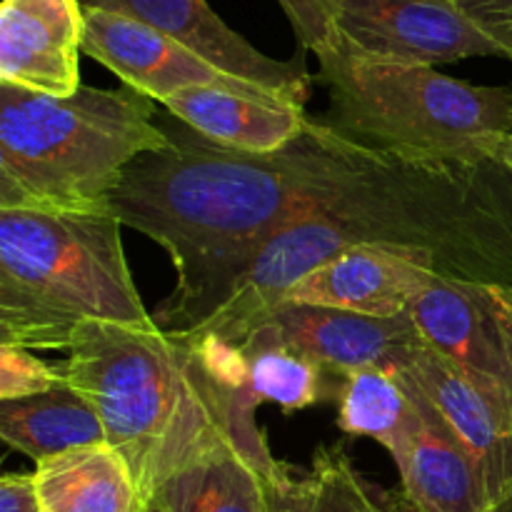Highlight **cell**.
Masks as SVG:
<instances>
[{"label": "cell", "instance_id": "1", "mask_svg": "<svg viewBox=\"0 0 512 512\" xmlns=\"http://www.w3.org/2000/svg\"><path fill=\"white\" fill-rule=\"evenodd\" d=\"M303 215L278 230L195 338L238 345L293 285L345 248L428 253L443 278L512 288V178L495 160H408L308 120Z\"/></svg>", "mask_w": 512, "mask_h": 512}, {"label": "cell", "instance_id": "2", "mask_svg": "<svg viewBox=\"0 0 512 512\" xmlns=\"http://www.w3.org/2000/svg\"><path fill=\"white\" fill-rule=\"evenodd\" d=\"M170 143L125 168L110 213L170 255L175 288L153 313L165 333H195L233 295L258 250L303 215L308 133L268 155L223 148L160 118ZM308 128V125H305Z\"/></svg>", "mask_w": 512, "mask_h": 512}, {"label": "cell", "instance_id": "3", "mask_svg": "<svg viewBox=\"0 0 512 512\" xmlns=\"http://www.w3.org/2000/svg\"><path fill=\"white\" fill-rule=\"evenodd\" d=\"M60 370L98 410L148 508L165 480L235 430L233 393L193 343L160 325H85Z\"/></svg>", "mask_w": 512, "mask_h": 512}, {"label": "cell", "instance_id": "4", "mask_svg": "<svg viewBox=\"0 0 512 512\" xmlns=\"http://www.w3.org/2000/svg\"><path fill=\"white\" fill-rule=\"evenodd\" d=\"M168 143L153 100L128 85L55 98L0 83V208L110 213L125 168Z\"/></svg>", "mask_w": 512, "mask_h": 512}, {"label": "cell", "instance_id": "5", "mask_svg": "<svg viewBox=\"0 0 512 512\" xmlns=\"http://www.w3.org/2000/svg\"><path fill=\"white\" fill-rule=\"evenodd\" d=\"M113 213L0 208V343L65 350L80 328H155Z\"/></svg>", "mask_w": 512, "mask_h": 512}, {"label": "cell", "instance_id": "6", "mask_svg": "<svg viewBox=\"0 0 512 512\" xmlns=\"http://www.w3.org/2000/svg\"><path fill=\"white\" fill-rule=\"evenodd\" d=\"M323 123L365 148L408 160L475 165L512 133V88L473 85L430 65L333 50L320 58Z\"/></svg>", "mask_w": 512, "mask_h": 512}, {"label": "cell", "instance_id": "7", "mask_svg": "<svg viewBox=\"0 0 512 512\" xmlns=\"http://www.w3.org/2000/svg\"><path fill=\"white\" fill-rule=\"evenodd\" d=\"M408 315L430 348L512 418V288L438 275Z\"/></svg>", "mask_w": 512, "mask_h": 512}, {"label": "cell", "instance_id": "8", "mask_svg": "<svg viewBox=\"0 0 512 512\" xmlns=\"http://www.w3.org/2000/svg\"><path fill=\"white\" fill-rule=\"evenodd\" d=\"M335 50L430 68L503 58L455 0H335Z\"/></svg>", "mask_w": 512, "mask_h": 512}, {"label": "cell", "instance_id": "9", "mask_svg": "<svg viewBox=\"0 0 512 512\" xmlns=\"http://www.w3.org/2000/svg\"><path fill=\"white\" fill-rule=\"evenodd\" d=\"M83 13V53L153 103L163 105L188 88H225L255 98L280 100L278 95L225 73L188 45L128 15L98 8H83Z\"/></svg>", "mask_w": 512, "mask_h": 512}, {"label": "cell", "instance_id": "10", "mask_svg": "<svg viewBox=\"0 0 512 512\" xmlns=\"http://www.w3.org/2000/svg\"><path fill=\"white\" fill-rule=\"evenodd\" d=\"M415 340H420V333L410 315L373 318L350 310L285 300L268 310L235 348L245 343L280 345L315 360L328 373L345 378L368 365L390 368L395 355Z\"/></svg>", "mask_w": 512, "mask_h": 512}, {"label": "cell", "instance_id": "11", "mask_svg": "<svg viewBox=\"0 0 512 512\" xmlns=\"http://www.w3.org/2000/svg\"><path fill=\"white\" fill-rule=\"evenodd\" d=\"M83 8L128 15L148 28L188 45L225 73L258 85L290 105L305 108L310 98L308 68L303 58L278 60L260 53L240 33H235L208 0H78Z\"/></svg>", "mask_w": 512, "mask_h": 512}, {"label": "cell", "instance_id": "12", "mask_svg": "<svg viewBox=\"0 0 512 512\" xmlns=\"http://www.w3.org/2000/svg\"><path fill=\"white\" fill-rule=\"evenodd\" d=\"M433 278H438V270L428 253L363 243L318 265L288 290L285 300L373 318H403Z\"/></svg>", "mask_w": 512, "mask_h": 512}, {"label": "cell", "instance_id": "13", "mask_svg": "<svg viewBox=\"0 0 512 512\" xmlns=\"http://www.w3.org/2000/svg\"><path fill=\"white\" fill-rule=\"evenodd\" d=\"M85 13L78 0H3L0 83L68 98L80 88Z\"/></svg>", "mask_w": 512, "mask_h": 512}, {"label": "cell", "instance_id": "14", "mask_svg": "<svg viewBox=\"0 0 512 512\" xmlns=\"http://www.w3.org/2000/svg\"><path fill=\"white\" fill-rule=\"evenodd\" d=\"M388 370L403 373L433 400L478 463L493 505L512 485L510 415L423 338L400 350Z\"/></svg>", "mask_w": 512, "mask_h": 512}, {"label": "cell", "instance_id": "15", "mask_svg": "<svg viewBox=\"0 0 512 512\" xmlns=\"http://www.w3.org/2000/svg\"><path fill=\"white\" fill-rule=\"evenodd\" d=\"M415 403V420L390 450L403 493L420 512H488L490 493L478 463L433 400L393 370Z\"/></svg>", "mask_w": 512, "mask_h": 512}, {"label": "cell", "instance_id": "16", "mask_svg": "<svg viewBox=\"0 0 512 512\" xmlns=\"http://www.w3.org/2000/svg\"><path fill=\"white\" fill-rule=\"evenodd\" d=\"M275 463L268 440L233 430L165 480L150 505L163 512H273L265 478Z\"/></svg>", "mask_w": 512, "mask_h": 512}, {"label": "cell", "instance_id": "17", "mask_svg": "<svg viewBox=\"0 0 512 512\" xmlns=\"http://www.w3.org/2000/svg\"><path fill=\"white\" fill-rule=\"evenodd\" d=\"M168 115L200 138L238 153L268 155L288 148L310 115L300 105L225 88H188L163 103Z\"/></svg>", "mask_w": 512, "mask_h": 512}, {"label": "cell", "instance_id": "18", "mask_svg": "<svg viewBox=\"0 0 512 512\" xmlns=\"http://www.w3.org/2000/svg\"><path fill=\"white\" fill-rule=\"evenodd\" d=\"M265 485L273 512H420L405 493L365 478L340 443L315 450L308 468L278 460Z\"/></svg>", "mask_w": 512, "mask_h": 512}, {"label": "cell", "instance_id": "19", "mask_svg": "<svg viewBox=\"0 0 512 512\" xmlns=\"http://www.w3.org/2000/svg\"><path fill=\"white\" fill-rule=\"evenodd\" d=\"M0 438L35 460L105 443L98 410L63 375L55 388L20 400H0Z\"/></svg>", "mask_w": 512, "mask_h": 512}, {"label": "cell", "instance_id": "20", "mask_svg": "<svg viewBox=\"0 0 512 512\" xmlns=\"http://www.w3.org/2000/svg\"><path fill=\"white\" fill-rule=\"evenodd\" d=\"M33 475L48 512H148L128 463L108 443L43 460Z\"/></svg>", "mask_w": 512, "mask_h": 512}, {"label": "cell", "instance_id": "21", "mask_svg": "<svg viewBox=\"0 0 512 512\" xmlns=\"http://www.w3.org/2000/svg\"><path fill=\"white\" fill-rule=\"evenodd\" d=\"M338 428L353 438H370L393 450L415 420L410 390L383 365L353 370L338 390Z\"/></svg>", "mask_w": 512, "mask_h": 512}, {"label": "cell", "instance_id": "22", "mask_svg": "<svg viewBox=\"0 0 512 512\" xmlns=\"http://www.w3.org/2000/svg\"><path fill=\"white\" fill-rule=\"evenodd\" d=\"M60 380V365H48L20 345L0 343V400H20L45 393Z\"/></svg>", "mask_w": 512, "mask_h": 512}, {"label": "cell", "instance_id": "23", "mask_svg": "<svg viewBox=\"0 0 512 512\" xmlns=\"http://www.w3.org/2000/svg\"><path fill=\"white\" fill-rule=\"evenodd\" d=\"M298 43L325 58L335 50V0H278Z\"/></svg>", "mask_w": 512, "mask_h": 512}, {"label": "cell", "instance_id": "24", "mask_svg": "<svg viewBox=\"0 0 512 512\" xmlns=\"http://www.w3.org/2000/svg\"><path fill=\"white\" fill-rule=\"evenodd\" d=\"M512 63V0H455Z\"/></svg>", "mask_w": 512, "mask_h": 512}, {"label": "cell", "instance_id": "25", "mask_svg": "<svg viewBox=\"0 0 512 512\" xmlns=\"http://www.w3.org/2000/svg\"><path fill=\"white\" fill-rule=\"evenodd\" d=\"M0 512H45L35 475H3V480H0Z\"/></svg>", "mask_w": 512, "mask_h": 512}, {"label": "cell", "instance_id": "26", "mask_svg": "<svg viewBox=\"0 0 512 512\" xmlns=\"http://www.w3.org/2000/svg\"><path fill=\"white\" fill-rule=\"evenodd\" d=\"M490 160H495V163L512 178V133L498 140V145H495L493 153H490Z\"/></svg>", "mask_w": 512, "mask_h": 512}, {"label": "cell", "instance_id": "27", "mask_svg": "<svg viewBox=\"0 0 512 512\" xmlns=\"http://www.w3.org/2000/svg\"><path fill=\"white\" fill-rule=\"evenodd\" d=\"M488 512H512V485L503 495H500L498 500H495L493 505H490Z\"/></svg>", "mask_w": 512, "mask_h": 512}, {"label": "cell", "instance_id": "28", "mask_svg": "<svg viewBox=\"0 0 512 512\" xmlns=\"http://www.w3.org/2000/svg\"><path fill=\"white\" fill-rule=\"evenodd\" d=\"M148 512H163V510H160V508H155V505H150Z\"/></svg>", "mask_w": 512, "mask_h": 512}, {"label": "cell", "instance_id": "29", "mask_svg": "<svg viewBox=\"0 0 512 512\" xmlns=\"http://www.w3.org/2000/svg\"><path fill=\"white\" fill-rule=\"evenodd\" d=\"M45 512H48V510H45Z\"/></svg>", "mask_w": 512, "mask_h": 512}]
</instances>
